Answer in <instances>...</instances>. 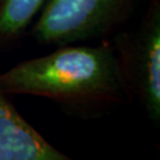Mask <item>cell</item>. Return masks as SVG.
<instances>
[{
    "label": "cell",
    "mask_w": 160,
    "mask_h": 160,
    "mask_svg": "<svg viewBox=\"0 0 160 160\" xmlns=\"http://www.w3.org/2000/svg\"><path fill=\"white\" fill-rule=\"evenodd\" d=\"M6 95L45 97L74 108H94L119 102L126 83L112 40L97 45L58 46L0 72Z\"/></svg>",
    "instance_id": "6da1fadb"
},
{
    "label": "cell",
    "mask_w": 160,
    "mask_h": 160,
    "mask_svg": "<svg viewBox=\"0 0 160 160\" xmlns=\"http://www.w3.org/2000/svg\"><path fill=\"white\" fill-rule=\"evenodd\" d=\"M138 0H48L30 33L40 44L68 45L104 38L127 23Z\"/></svg>",
    "instance_id": "7a4b0ae2"
},
{
    "label": "cell",
    "mask_w": 160,
    "mask_h": 160,
    "mask_svg": "<svg viewBox=\"0 0 160 160\" xmlns=\"http://www.w3.org/2000/svg\"><path fill=\"white\" fill-rule=\"evenodd\" d=\"M113 45L127 92L135 95L148 118L160 120V0H149L137 29L118 31Z\"/></svg>",
    "instance_id": "3957f363"
},
{
    "label": "cell",
    "mask_w": 160,
    "mask_h": 160,
    "mask_svg": "<svg viewBox=\"0 0 160 160\" xmlns=\"http://www.w3.org/2000/svg\"><path fill=\"white\" fill-rule=\"evenodd\" d=\"M0 160H75L55 148L0 90Z\"/></svg>",
    "instance_id": "277c9868"
},
{
    "label": "cell",
    "mask_w": 160,
    "mask_h": 160,
    "mask_svg": "<svg viewBox=\"0 0 160 160\" xmlns=\"http://www.w3.org/2000/svg\"><path fill=\"white\" fill-rule=\"evenodd\" d=\"M48 0H0V49L19 39Z\"/></svg>",
    "instance_id": "5b68a950"
}]
</instances>
